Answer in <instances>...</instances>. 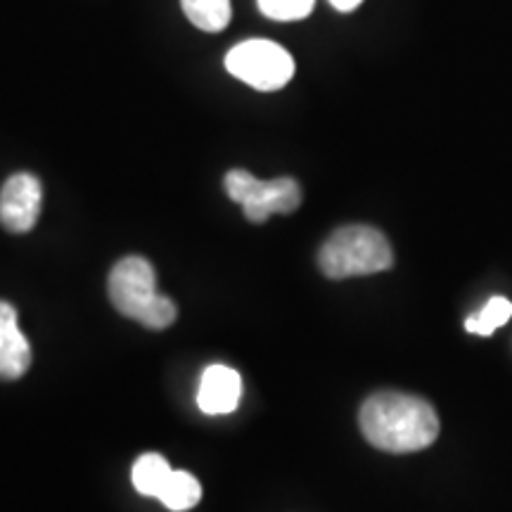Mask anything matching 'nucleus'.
Instances as JSON below:
<instances>
[{
  "label": "nucleus",
  "mask_w": 512,
  "mask_h": 512,
  "mask_svg": "<svg viewBox=\"0 0 512 512\" xmlns=\"http://www.w3.org/2000/svg\"><path fill=\"white\" fill-rule=\"evenodd\" d=\"M361 432L370 444L387 453H415L439 437L437 411L420 396L382 392L363 403Z\"/></svg>",
  "instance_id": "nucleus-1"
},
{
  "label": "nucleus",
  "mask_w": 512,
  "mask_h": 512,
  "mask_svg": "<svg viewBox=\"0 0 512 512\" xmlns=\"http://www.w3.org/2000/svg\"><path fill=\"white\" fill-rule=\"evenodd\" d=\"M107 292L121 316L150 330H164L178 316L176 304L157 292L155 268L143 256H126L112 268Z\"/></svg>",
  "instance_id": "nucleus-2"
},
{
  "label": "nucleus",
  "mask_w": 512,
  "mask_h": 512,
  "mask_svg": "<svg viewBox=\"0 0 512 512\" xmlns=\"http://www.w3.org/2000/svg\"><path fill=\"white\" fill-rule=\"evenodd\" d=\"M392 264V245L380 230L370 226L339 228L318 252L320 271L332 280L382 273L392 268Z\"/></svg>",
  "instance_id": "nucleus-3"
},
{
  "label": "nucleus",
  "mask_w": 512,
  "mask_h": 512,
  "mask_svg": "<svg viewBox=\"0 0 512 512\" xmlns=\"http://www.w3.org/2000/svg\"><path fill=\"white\" fill-rule=\"evenodd\" d=\"M223 185L230 200L240 204L252 223H264L273 214H292L302 204V188L290 176L259 181L245 169H233Z\"/></svg>",
  "instance_id": "nucleus-4"
},
{
  "label": "nucleus",
  "mask_w": 512,
  "mask_h": 512,
  "mask_svg": "<svg viewBox=\"0 0 512 512\" xmlns=\"http://www.w3.org/2000/svg\"><path fill=\"white\" fill-rule=\"evenodd\" d=\"M226 69L256 91H280L294 76V60L283 46L266 38H249L226 55Z\"/></svg>",
  "instance_id": "nucleus-5"
},
{
  "label": "nucleus",
  "mask_w": 512,
  "mask_h": 512,
  "mask_svg": "<svg viewBox=\"0 0 512 512\" xmlns=\"http://www.w3.org/2000/svg\"><path fill=\"white\" fill-rule=\"evenodd\" d=\"M43 185L34 174L10 176L0 190V223L10 233H29L41 216Z\"/></svg>",
  "instance_id": "nucleus-6"
},
{
  "label": "nucleus",
  "mask_w": 512,
  "mask_h": 512,
  "mask_svg": "<svg viewBox=\"0 0 512 512\" xmlns=\"http://www.w3.org/2000/svg\"><path fill=\"white\" fill-rule=\"evenodd\" d=\"M242 377L226 363H211L197 384V406L204 415H226L240 406Z\"/></svg>",
  "instance_id": "nucleus-7"
},
{
  "label": "nucleus",
  "mask_w": 512,
  "mask_h": 512,
  "mask_svg": "<svg viewBox=\"0 0 512 512\" xmlns=\"http://www.w3.org/2000/svg\"><path fill=\"white\" fill-rule=\"evenodd\" d=\"M31 366V344L19 330L17 309L0 302V380L12 382L27 375Z\"/></svg>",
  "instance_id": "nucleus-8"
},
{
  "label": "nucleus",
  "mask_w": 512,
  "mask_h": 512,
  "mask_svg": "<svg viewBox=\"0 0 512 512\" xmlns=\"http://www.w3.org/2000/svg\"><path fill=\"white\" fill-rule=\"evenodd\" d=\"M171 472L174 470H171L164 456H159V453H145V456H140L136 463H133L131 479L140 496L159 498L166 479L171 477Z\"/></svg>",
  "instance_id": "nucleus-9"
},
{
  "label": "nucleus",
  "mask_w": 512,
  "mask_h": 512,
  "mask_svg": "<svg viewBox=\"0 0 512 512\" xmlns=\"http://www.w3.org/2000/svg\"><path fill=\"white\" fill-rule=\"evenodd\" d=\"M202 498V486L197 482L195 475L185 470H174L171 477L166 479L162 494H159L157 501H162L164 508L171 512H185L195 508Z\"/></svg>",
  "instance_id": "nucleus-10"
},
{
  "label": "nucleus",
  "mask_w": 512,
  "mask_h": 512,
  "mask_svg": "<svg viewBox=\"0 0 512 512\" xmlns=\"http://www.w3.org/2000/svg\"><path fill=\"white\" fill-rule=\"evenodd\" d=\"M181 8L197 29L219 34L230 22V0H181Z\"/></svg>",
  "instance_id": "nucleus-11"
},
{
  "label": "nucleus",
  "mask_w": 512,
  "mask_h": 512,
  "mask_svg": "<svg viewBox=\"0 0 512 512\" xmlns=\"http://www.w3.org/2000/svg\"><path fill=\"white\" fill-rule=\"evenodd\" d=\"M512 316V304L505 297H494L484 304V309L477 313V316L467 318L465 330L472 332V335L489 337L505 325Z\"/></svg>",
  "instance_id": "nucleus-12"
},
{
  "label": "nucleus",
  "mask_w": 512,
  "mask_h": 512,
  "mask_svg": "<svg viewBox=\"0 0 512 512\" xmlns=\"http://www.w3.org/2000/svg\"><path fill=\"white\" fill-rule=\"evenodd\" d=\"M261 15L275 22H294V19H304L313 12L316 0H256Z\"/></svg>",
  "instance_id": "nucleus-13"
},
{
  "label": "nucleus",
  "mask_w": 512,
  "mask_h": 512,
  "mask_svg": "<svg viewBox=\"0 0 512 512\" xmlns=\"http://www.w3.org/2000/svg\"><path fill=\"white\" fill-rule=\"evenodd\" d=\"M328 3L339 12H354L363 0H328Z\"/></svg>",
  "instance_id": "nucleus-14"
}]
</instances>
